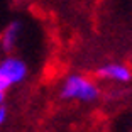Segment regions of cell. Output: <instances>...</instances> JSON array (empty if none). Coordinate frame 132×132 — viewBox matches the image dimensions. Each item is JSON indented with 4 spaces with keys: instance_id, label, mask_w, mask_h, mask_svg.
Here are the masks:
<instances>
[{
    "instance_id": "obj_3",
    "label": "cell",
    "mask_w": 132,
    "mask_h": 132,
    "mask_svg": "<svg viewBox=\"0 0 132 132\" xmlns=\"http://www.w3.org/2000/svg\"><path fill=\"white\" fill-rule=\"evenodd\" d=\"M95 76L100 81L113 83V85H127L132 81V68L125 63H105L97 68Z\"/></svg>"
},
{
    "instance_id": "obj_4",
    "label": "cell",
    "mask_w": 132,
    "mask_h": 132,
    "mask_svg": "<svg viewBox=\"0 0 132 132\" xmlns=\"http://www.w3.org/2000/svg\"><path fill=\"white\" fill-rule=\"evenodd\" d=\"M20 34H22V22L19 20H12L7 27L0 34V44H2V51L5 54H12L15 51L17 44H19Z\"/></svg>"
},
{
    "instance_id": "obj_6",
    "label": "cell",
    "mask_w": 132,
    "mask_h": 132,
    "mask_svg": "<svg viewBox=\"0 0 132 132\" xmlns=\"http://www.w3.org/2000/svg\"><path fill=\"white\" fill-rule=\"evenodd\" d=\"M5 95H7V93L0 92V105H4V103H5Z\"/></svg>"
},
{
    "instance_id": "obj_1",
    "label": "cell",
    "mask_w": 132,
    "mask_h": 132,
    "mask_svg": "<svg viewBox=\"0 0 132 132\" xmlns=\"http://www.w3.org/2000/svg\"><path fill=\"white\" fill-rule=\"evenodd\" d=\"M100 85L95 78H90L81 73H71L63 80L59 86V97L68 102L92 103L100 98Z\"/></svg>"
},
{
    "instance_id": "obj_8",
    "label": "cell",
    "mask_w": 132,
    "mask_h": 132,
    "mask_svg": "<svg viewBox=\"0 0 132 132\" xmlns=\"http://www.w3.org/2000/svg\"><path fill=\"white\" fill-rule=\"evenodd\" d=\"M17 2H19V0H17Z\"/></svg>"
},
{
    "instance_id": "obj_5",
    "label": "cell",
    "mask_w": 132,
    "mask_h": 132,
    "mask_svg": "<svg viewBox=\"0 0 132 132\" xmlns=\"http://www.w3.org/2000/svg\"><path fill=\"white\" fill-rule=\"evenodd\" d=\"M7 109H5V105H0V125H4L5 120H7Z\"/></svg>"
},
{
    "instance_id": "obj_7",
    "label": "cell",
    "mask_w": 132,
    "mask_h": 132,
    "mask_svg": "<svg viewBox=\"0 0 132 132\" xmlns=\"http://www.w3.org/2000/svg\"><path fill=\"white\" fill-rule=\"evenodd\" d=\"M0 54H4V51H2V44H0Z\"/></svg>"
},
{
    "instance_id": "obj_2",
    "label": "cell",
    "mask_w": 132,
    "mask_h": 132,
    "mask_svg": "<svg viewBox=\"0 0 132 132\" xmlns=\"http://www.w3.org/2000/svg\"><path fill=\"white\" fill-rule=\"evenodd\" d=\"M29 68L27 63L19 56L7 54L0 58V92L7 93L12 86L20 85L27 78Z\"/></svg>"
}]
</instances>
